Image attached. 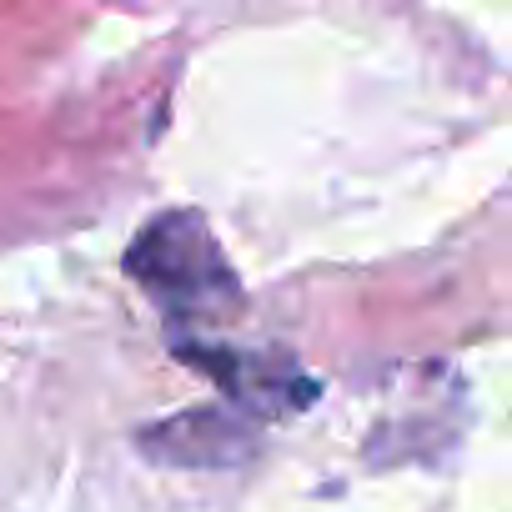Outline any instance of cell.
<instances>
[{"label":"cell","mask_w":512,"mask_h":512,"mask_svg":"<svg viewBox=\"0 0 512 512\" xmlns=\"http://www.w3.org/2000/svg\"><path fill=\"white\" fill-rule=\"evenodd\" d=\"M176 357L211 377L221 387V402L236 407L251 422L267 417H292L317 402V382L282 352H241V347H216V342H176Z\"/></svg>","instance_id":"2"},{"label":"cell","mask_w":512,"mask_h":512,"mask_svg":"<svg viewBox=\"0 0 512 512\" xmlns=\"http://www.w3.org/2000/svg\"><path fill=\"white\" fill-rule=\"evenodd\" d=\"M256 447H262V422L241 417L226 402L186 407V412L141 432V457L156 462V467H181V472L241 467Z\"/></svg>","instance_id":"3"},{"label":"cell","mask_w":512,"mask_h":512,"mask_svg":"<svg viewBox=\"0 0 512 512\" xmlns=\"http://www.w3.org/2000/svg\"><path fill=\"white\" fill-rule=\"evenodd\" d=\"M126 272L171 317H226L241 307V277L201 211H161L126 246Z\"/></svg>","instance_id":"1"}]
</instances>
